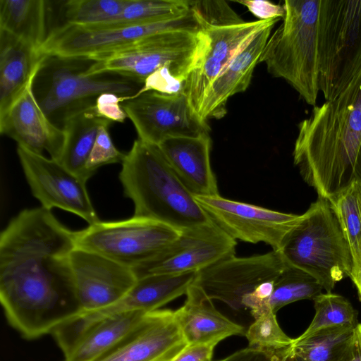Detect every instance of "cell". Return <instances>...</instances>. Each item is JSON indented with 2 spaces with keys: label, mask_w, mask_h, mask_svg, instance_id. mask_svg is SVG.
I'll return each mask as SVG.
<instances>
[{
  "label": "cell",
  "mask_w": 361,
  "mask_h": 361,
  "mask_svg": "<svg viewBox=\"0 0 361 361\" xmlns=\"http://www.w3.org/2000/svg\"><path fill=\"white\" fill-rule=\"evenodd\" d=\"M49 1L0 0V31L5 32L39 51L49 30Z\"/></svg>",
  "instance_id": "cell-25"
},
{
  "label": "cell",
  "mask_w": 361,
  "mask_h": 361,
  "mask_svg": "<svg viewBox=\"0 0 361 361\" xmlns=\"http://www.w3.org/2000/svg\"><path fill=\"white\" fill-rule=\"evenodd\" d=\"M336 361H361V324L355 326L348 346Z\"/></svg>",
  "instance_id": "cell-40"
},
{
  "label": "cell",
  "mask_w": 361,
  "mask_h": 361,
  "mask_svg": "<svg viewBox=\"0 0 361 361\" xmlns=\"http://www.w3.org/2000/svg\"><path fill=\"white\" fill-rule=\"evenodd\" d=\"M174 30H202L190 11L180 18L152 23L117 26L61 24L52 28L39 52L44 56L93 61L132 49L154 35Z\"/></svg>",
  "instance_id": "cell-9"
},
{
  "label": "cell",
  "mask_w": 361,
  "mask_h": 361,
  "mask_svg": "<svg viewBox=\"0 0 361 361\" xmlns=\"http://www.w3.org/2000/svg\"><path fill=\"white\" fill-rule=\"evenodd\" d=\"M71 263L81 313L116 303L137 281L131 268L91 251L75 247Z\"/></svg>",
  "instance_id": "cell-16"
},
{
  "label": "cell",
  "mask_w": 361,
  "mask_h": 361,
  "mask_svg": "<svg viewBox=\"0 0 361 361\" xmlns=\"http://www.w3.org/2000/svg\"><path fill=\"white\" fill-rule=\"evenodd\" d=\"M47 56L0 31V116L33 82Z\"/></svg>",
  "instance_id": "cell-23"
},
{
  "label": "cell",
  "mask_w": 361,
  "mask_h": 361,
  "mask_svg": "<svg viewBox=\"0 0 361 361\" xmlns=\"http://www.w3.org/2000/svg\"><path fill=\"white\" fill-rule=\"evenodd\" d=\"M236 244L212 221L181 231L176 240L132 270L137 279L149 275L198 272L234 256Z\"/></svg>",
  "instance_id": "cell-12"
},
{
  "label": "cell",
  "mask_w": 361,
  "mask_h": 361,
  "mask_svg": "<svg viewBox=\"0 0 361 361\" xmlns=\"http://www.w3.org/2000/svg\"><path fill=\"white\" fill-rule=\"evenodd\" d=\"M287 265L278 251L250 257L235 255L197 272L192 285L210 300L235 311L244 309L243 299L260 284L276 280Z\"/></svg>",
  "instance_id": "cell-13"
},
{
  "label": "cell",
  "mask_w": 361,
  "mask_h": 361,
  "mask_svg": "<svg viewBox=\"0 0 361 361\" xmlns=\"http://www.w3.org/2000/svg\"><path fill=\"white\" fill-rule=\"evenodd\" d=\"M196 202L222 231L235 240L264 243L278 251L301 215L283 213L224 198L195 196Z\"/></svg>",
  "instance_id": "cell-14"
},
{
  "label": "cell",
  "mask_w": 361,
  "mask_h": 361,
  "mask_svg": "<svg viewBox=\"0 0 361 361\" xmlns=\"http://www.w3.org/2000/svg\"><path fill=\"white\" fill-rule=\"evenodd\" d=\"M209 44L208 37L202 30L166 31L132 49L94 61L86 73H114L144 84L149 76L167 68L185 85L204 56Z\"/></svg>",
  "instance_id": "cell-8"
},
{
  "label": "cell",
  "mask_w": 361,
  "mask_h": 361,
  "mask_svg": "<svg viewBox=\"0 0 361 361\" xmlns=\"http://www.w3.org/2000/svg\"><path fill=\"white\" fill-rule=\"evenodd\" d=\"M329 201L336 210L350 248L353 260L350 279L353 281L358 273L361 252V182L353 183Z\"/></svg>",
  "instance_id": "cell-31"
},
{
  "label": "cell",
  "mask_w": 361,
  "mask_h": 361,
  "mask_svg": "<svg viewBox=\"0 0 361 361\" xmlns=\"http://www.w3.org/2000/svg\"><path fill=\"white\" fill-rule=\"evenodd\" d=\"M94 106L71 116L62 127L66 139L58 161L85 182L90 179L86 172V164L99 128L109 121L97 114Z\"/></svg>",
  "instance_id": "cell-27"
},
{
  "label": "cell",
  "mask_w": 361,
  "mask_h": 361,
  "mask_svg": "<svg viewBox=\"0 0 361 361\" xmlns=\"http://www.w3.org/2000/svg\"><path fill=\"white\" fill-rule=\"evenodd\" d=\"M123 98L114 93L101 94L94 106L97 114L111 122H124L128 117L121 106Z\"/></svg>",
  "instance_id": "cell-37"
},
{
  "label": "cell",
  "mask_w": 361,
  "mask_h": 361,
  "mask_svg": "<svg viewBox=\"0 0 361 361\" xmlns=\"http://www.w3.org/2000/svg\"><path fill=\"white\" fill-rule=\"evenodd\" d=\"M94 62L85 58L47 56L32 84L35 98L48 118L62 128L71 116L95 105L104 93H114L126 101L143 83L114 73L87 75Z\"/></svg>",
  "instance_id": "cell-4"
},
{
  "label": "cell",
  "mask_w": 361,
  "mask_h": 361,
  "mask_svg": "<svg viewBox=\"0 0 361 361\" xmlns=\"http://www.w3.org/2000/svg\"><path fill=\"white\" fill-rule=\"evenodd\" d=\"M353 282L357 288L358 298L360 301L361 302V252L358 273L356 278Z\"/></svg>",
  "instance_id": "cell-42"
},
{
  "label": "cell",
  "mask_w": 361,
  "mask_h": 361,
  "mask_svg": "<svg viewBox=\"0 0 361 361\" xmlns=\"http://www.w3.org/2000/svg\"><path fill=\"white\" fill-rule=\"evenodd\" d=\"M121 164L118 177L125 196L134 204V216L154 220L179 231L212 221L157 145L137 138Z\"/></svg>",
  "instance_id": "cell-3"
},
{
  "label": "cell",
  "mask_w": 361,
  "mask_h": 361,
  "mask_svg": "<svg viewBox=\"0 0 361 361\" xmlns=\"http://www.w3.org/2000/svg\"><path fill=\"white\" fill-rule=\"evenodd\" d=\"M184 304L175 311L188 344L216 343L232 336H244L243 326L219 312L212 300L195 286L189 287Z\"/></svg>",
  "instance_id": "cell-22"
},
{
  "label": "cell",
  "mask_w": 361,
  "mask_h": 361,
  "mask_svg": "<svg viewBox=\"0 0 361 361\" xmlns=\"http://www.w3.org/2000/svg\"><path fill=\"white\" fill-rule=\"evenodd\" d=\"M132 121L138 139L158 145L175 137H198L209 133L210 128L180 91L165 94L147 91L121 103Z\"/></svg>",
  "instance_id": "cell-11"
},
{
  "label": "cell",
  "mask_w": 361,
  "mask_h": 361,
  "mask_svg": "<svg viewBox=\"0 0 361 361\" xmlns=\"http://www.w3.org/2000/svg\"><path fill=\"white\" fill-rule=\"evenodd\" d=\"M319 281L305 271L287 263L276 278L267 308L276 313L283 307L302 300H314L322 293Z\"/></svg>",
  "instance_id": "cell-30"
},
{
  "label": "cell",
  "mask_w": 361,
  "mask_h": 361,
  "mask_svg": "<svg viewBox=\"0 0 361 361\" xmlns=\"http://www.w3.org/2000/svg\"><path fill=\"white\" fill-rule=\"evenodd\" d=\"M243 4L259 20H267L275 18H283L285 14L283 5L273 4L264 0L237 1Z\"/></svg>",
  "instance_id": "cell-38"
},
{
  "label": "cell",
  "mask_w": 361,
  "mask_h": 361,
  "mask_svg": "<svg viewBox=\"0 0 361 361\" xmlns=\"http://www.w3.org/2000/svg\"><path fill=\"white\" fill-rule=\"evenodd\" d=\"M361 142V71L335 99L298 125L293 161L318 197L331 200L356 182Z\"/></svg>",
  "instance_id": "cell-2"
},
{
  "label": "cell",
  "mask_w": 361,
  "mask_h": 361,
  "mask_svg": "<svg viewBox=\"0 0 361 361\" xmlns=\"http://www.w3.org/2000/svg\"><path fill=\"white\" fill-rule=\"evenodd\" d=\"M356 326L319 331L303 339H293L291 352L305 361H336L348 346Z\"/></svg>",
  "instance_id": "cell-28"
},
{
  "label": "cell",
  "mask_w": 361,
  "mask_h": 361,
  "mask_svg": "<svg viewBox=\"0 0 361 361\" xmlns=\"http://www.w3.org/2000/svg\"><path fill=\"white\" fill-rule=\"evenodd\" d=\"M216 343L188 345L171 361H212Z\"/></svg>",
  "instance_id": "cell-39"
},
{
  "label": "cell",
  "mask_w": 361,
  "mask_h": 361,
  "mask_svg": "<svg viewBox=\"0 0 361 361\" xmlns=\"http://www.w3.org/2000/svg\"><path fill=\"white\" fill-rule=\"evenodd\" d=\"M75 231L42 207L25 209L0 235V301L8 322L36 339L82 312L71 254Z\"/></svg>",
  "instance_id": "cell-1"
},
{
  "label": "cell",
  "mask_w": 361,
  "mask_h": 361,
  "mask_svg": "<svg viewBox=\"0 0 361 361\" xmlns=\"http://www.w3.org/2000/svg\"><path fill=\"white\" fill-rule=\"evenodd\" d=\"M161 222L137 217L99 221L75 231V247L91 251L133 269L149 260L180 235Z\"/></svg>",
  "instance_id": "cell-10"
},
{
  "label": "cell",
  "mask_w": 361,
  "mask_h": 361,
  "mask_svg": "<svg viewBox=\"0 0 361 361\" xmlns=\"http://www.w3.org/2000/svg\"><path fill=\"white\" fill-rule=\"evenodd\" d=\"M319 87L335 99L361 71V0H321Z\"/></svg>",
  "instance_id": "cell-7"
},
{
  "label": "cell",
  "mask_w": 361,
  "mask_h": 361,
  "mask_svg": "<svg viewBox=\"0 0 361 361\" xmlns=\"http://www.w3.org/2000/svg\"><path fill=\"white\" fill-rule=\"evenodd\" d=\"M126 0H71L63 5L64 23L81 26L99 25L114 20Z\"/></svg>",
  "instance_id": "cell-33"
},
{
  "label": "cell",
  "mask_w": 361,
  "mask_h": 361,
  "mask_svg": "<svg viewBox=\"0 0 361 361\" xmlns=\"http://www.w3.org/2000/svg\"><path fill=\"white\" fill-rule=\"evenodd\" d=\"M175 311L147 312L139 324L96 361H171L187 345Z\"/></svg>",
  "instance_id": "cell-18"
},
{
  "label": "cell",
  "mask_w": 361,
  "mask_h": 361,
  "mask_svg": "<svg viewBox=\"0 0 361 361\" xmlns=\"http://www.w3.org/2000/svg\"><path fill=\"white\" fill-rule=\"evenodd\" d=\"M321 0H286L283 22L270 35L259 62L287 81L310 105L319 87L318 24Z\"/></svg>",
  "instance_id": "cell-5"
},
{
  "label": "cell",
  "mask_w": 361,
  "mask_h": 361,
  "mask_svg": "<svg viewBox=\"0 0 361 361\" xmlns=\"http://www.w3.org/2000/svg\"><path fill=\"white\" fill-rule=\"evenodd\" d=\"M290 346L279 350H264L247 346L215 361H286L291 353Z\"/></svg>",
  "instance_id": "cell-36"
},
{
  "label": "cell",
  "mask_w": 361,
  "mask_h": 361,
  "mask_svg": "<svg viewBox=\"0 0 361 361\" xmlns=\"http://www.w3.org/2000/svg\"><path fill=\"white\" fill-rule=\"evenodd\" d=\"M278 21H274L257 31L215 79L207 92L199 113L203 121L224 117L227 111L228 99L247 90L254 68L259 61L274 25Z\"/></svg>",
  "instance_id": "cell-20"
},
{
  "label": "cell",
  "mask_w": 361,
  "mask_h": 361,
  "mask_svg": "<svg viewBox=\"0 0 361 361\" xmlns=\"http://www.w3.org/2000/svg\"><path fill=\"white\" fill-rule=\"evenodd\" d=\"M175 173L194 196L219 195L212 169L209 133L198 137H175L157 145Z\"/></svg>",
  "instance_id": "cell-21"
},
{
  "label": "cell",
  "mask_w": 361,
  "mask_h": 361,
  "mask_svg": "<svg viewBox=\"0 0 361 361\" xmlns=\"http://www.w3.org/2000/svg\"><path fill=\"white\" fill-rule=\"evenodd\" d=\"M355 172L356 181L361 182V142L357 156Z\"/></svg>",
  "instance_id": "cell-41"
},
{
  "label": "cell",
  "mask_w": 361,
  "mask_h": 361,
  "mask_svg": "<svg viewBox=\"0 0 361 361\" xmlns=\"http://www.w3.org/2000/svg\"><path fill=\"white\" fill-rule=\"evenodd\" d=\"M17 154L31 192L41 207L75 214L89 225L100 221L89 197L86 182L58 161L42 154L18 145Z\"/></svg>",
  "instance_id": "cell-15"
},
{
  "label": "cell",
  "mask_w": 361,
  "mask_h": 361,
  "mask_svg": "<svg viewBox=\"0 0 361 361\" xmlns=\"http://www.w3.org/2000/svg\"><path fill=\"white\" fill-rule=\"evenodd\" d=\"M197 272L181 274H156L138 279L119 301L97 311L99 319L130 311L149 312L186 294Z\"/></svg>",
  "instance_id": "cell-24"
},
{
  "label": "cell",
  "mask_w": 361,
  "mask_h": 361,
  "mask_svg": "<svg viewBox=\"0 0 361 361\" xmlns=\"http://www.w3.org/2000/svg\"><path fill=\"white\" fill-rule=\"evenodd\" d=\"M245 331L248 347L264 350H279L290 346L293 339L279 326L276 314L268 312L255 319Z\"/></svg>",
  "instance_id": "cell-34"
},
{
  "label": "cell",
  "mask_w": 361,
  "mask_h": 361,
  "mask_svg": "<svg viewBox=\"0 0 361 361\" xmlns=\"http://www.w3.org/2000/svg\"><path fill=\"white\" fill-rule=\"evenodd\" d=\"M111 122L106 121L99 128L97 136L89 156L86 172L89 178L103 166L121 163L122 164L126 154L119 151L111 138L109 126Z\"/></svg>",
  "instance_id": "cell-35"
},
{
  "label": "cell",
  "mask_w": 361,
  "mask_h": 361,
  "mask_svg": "<svg viewBox=\"0 0 361 361\" xmlns=\"http://www.w3.org/2000/svg\"><path fill=\"white\" fill-rule=\"evenodd\" d=\"M190 11V1L186 0H126L122 11L114 20L98 25L152 23L178 18Z\"/></svg>",
  "instance_id": "cell-29"
},
{
  "label": "cell",
  "mask_w": 361,
  "mask_h": 361,
  "mask_svg": "<svg viewBox=\"0 0 361 361\" xmlns=\"http://www.w3.org/2000/svg\"><path fill=\"white\" fill-rule=\"evenodd\" d=\"M279 20L219 25L199 22L209 44L204 56L188 76L183 90L198 114L211 85L237 52L257 31Z\"/></svg>",
  "instance_id": "cell-17"
},
{
  "label": "cell",
  "mask_w": 361,
  "mask_h": 361,
  "mask_svg": "<svg viewBox=\"0 0 361 361\" xmlns=\"http://www.w3.org/2000/svg\"><path fill=\"white\" fill-rule=\"evenodd\" d=\"M33 82L10 109L0 116V133L18 146L36 154L47 151L59 161L65 143V132L54 124L39 105L32 90Z\"/></svg>",
  "instance_id": "cell-19"
},
{
  "label": "cell",
  "mask_w": 361,
  "mask_h": 361,
  "mask_svg": "<svg viewBox=\"0 0 361 361\" xmlns=\"http://www.w3.org/2000/svg\"><path fill=\"white\" fill-rule=\"evenodd\" d=\"M278 252L289 264L314 276L326 293L350 277V248L331 202L318 197L288 233Z\"/></svg>",
  "instance_id": "cell-6"
},
{
  "label": "cell",
  "mask_w": 361,
  "mask_h": 361,
  "mask_svg": "<svg viewBox=\"0 0 361 361\" xmlns=\"http://www.w3.org/2000/svg\"><path fill=\"white\" fill-rule=\"evenodd\" d=\"M286 361H305V360L291 352L290 354L289 355V356L288 357Z\"/></svg>",
  "instance_id": "cell-43"
},
{
  "label": "cell",
  "mask_w": 361,
  "mask_h": 361,
  "mask_svg": "<svg viewBox=\"0 0 361 361\" xmlns=\"http://www.w3.org/2000/svg\"><path fill=\"white\" fill-rule=\"evenodd\" d=\"M147 312L130 311L96 323L63 361H96L109 352L139 324Z\"/></svg>",
  "instance_id": "cell-26"
},
{
  "label": "cell",
  "mask_w": 361,
  "mask_h": 361,
  "mask_svg": "<svg viewBox=\"0 0 361 361\" xmlns=\"http://www.w3.org/2000/svg\"><path fill=\"white\" fill-rule=\"evenodd\" d=\"M315 313L307 329L297 339H303L322 329L357 326V312L345 297L331 293L319 294L314 300Z\"/></svg>",
  "instance_id": "cell-32"
}]
</instances>
